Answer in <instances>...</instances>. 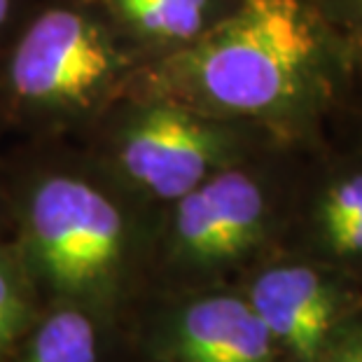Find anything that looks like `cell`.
<instances>
[{
	"instance_id": "obj_1",
	"label": "cell",
	"mask_w": 362,
	"mask_h": 362,
	"mask_svg": "<svg viewBox=\"0 0 362 362\" xmlns=\"http://www.w3.org/2000/svg\"><path fill=\"white\" fill-rule=\"evenodd\" d=\"M358 64L318 0H234L155 68L159 98L283 136L320 124Z\"/></svg>"
},
{
	"instance_id": "obj_2",
	"label": "cell",
	"mask_w": 362,
	"mask_h": 362,
	"mask_svg": "<svg viewBox=\"0 0 362 362\" xmlns=\"http://www.w3.org/2000/svg\"><path fill=\"white\" fill-rule=\"evenodd\" d=\"M26 241L35 269L68 304L89 311L112 299L129 227L103 192L64 175L45 180L26 208Z\"/></svg>"
},
{
	"instance_id": "obj_3",
	"label": "cell",
	"mask_w": 362,
	"mask_h": 362,
	"mask_svg": "<svg viewBox=\"0 0 362 362\" xmlns=\"http://www.w3.org/2000/svg\"><path fill=\"white\" fill-rule=\"evenodd\" d=\"M173 204L171 257L199 279L257 264L279 229L272 189L243 161L208 175Z\"/></svg>"
},
{
	"instance_id": "obj_4",
	"label": "cell",
	"mask_w": 362,
	"mask_h": 362,
	"mask_svg": "<svg viewBox=\"0 0 362 362\" xmlns=\"http://www.w3.org/2000/svg\"><path fill=\"white\" fill-rule=\"evenodd\" d=\"M283 362H325L339 332L362 315V283L318 257H262L238 285Z\"/></svg>"
},
{
	"instance_id": "obj_5",
	"label": "cell",
	"mask_w": 362,
	"mask_h": 362,
	"mask_svg": "<svg viewBox=\"0 0 362 362\" xmlns=\"http://www.w3.org/2000/svg\"><path fill=\"white\" fill-rule=\"evenodd\" d=\"M236 124L159 98L131 127L119 152L122 168L152 197L175 202L215 171L243 161Z\"/></svg>"
},
{
	"instance_id": "obj_6",
	"label": "cell",
	"mask_w": 362,
	"mask_h": 362,
	"mask_svg": "<svg viewBox=\"0 0 362 362\" xmlns=\"http://www.w3.org/2000/svg\"><path fill=\"white\" fill-rule=\"evenodd\" d=\"M115 49L78 12L52 10L28 28L12 59V87L33 103H84L110 78Z\"/></svg>"
},
{
	"instance_id": "obj_7",
	"label": "cell",
	"mask_w": 362,
	"mask_h": 362,
	"mask_svg": "<svg viewBox=\"0 0 362 362\" xmlns=\"http://www.w3.org/2000/svg\"><path fill=\"white\" fill-rule=\"evenodd\" d=\"M157 362H283L272 334L238 288H202L152 332Z\"/></svg>"
},
{
	"instance_id": "obj_8",
	"label": "cell",
	"mask_w": 362,
	"mask_h": 362,
	"mask_svg": "<svg viewBox=\"0 0 362 362\" xmlns=\"http://www.w3.org/2000/svg\"><path fill=\"white\" fill-rule=\"evenodd\" d=\"M311 250L362 283V152L327 175L309 211Z\"/></svg>"
},
{
	"instance_id": "obj_9",
	"label": "cell",
	"mask_w": 362,
	"mask_h": 362,
	"mask_svg": "<svg viewBox=\"0 0 362 362\" xmlns=\"http://www.w3.org/2000/svg\"><path fill=\"white\" fill-rule=\"evenodd\" d=\"M14 362H98V332L89 311L64 304L26 332Z\"/></svg>"
},
{
	"instance_id": "obj_10",
	"label": "cell",
	"mask_w": 362,
	"mask_h": 362,
	"mask_svg": "<svg viewBox=\"0 0 362 362\" xmlns=\"http://www.w3.org/2000/svg\"><path fill=\"white\" fill-rule=\"evenodd\" d=\"M122 14L159 40L187 45L227 10H218L220 0H115Z\"/></svg>"
},
{
	"instance_id": "obj_11",
	"label": "cell",
	"mask_w": 362,
	"mask_h": 362,
	"mask_svg": "<svg viewBox=\"0 0 362 362\" xmlns=\"http://www.w3.org/2000/svg\"><path fill=\"white\" fill-rule=\"evenodd\" d=\"M28 299L17 274L0 259V360L10 356L17 339L28 332Z\"/></svg>"
},
{
	"instance_id": "obj_12",
	"label": "cell",
	"mask_w": 362,
	"mask_h": 362,
	"mask_svg": "<svg viewBox=\"0 0 362 362\" xmlns=\"http://www.w3.org/2000/svg\"><path fill=\"white\" fill-rule=\"evenodd\" d=\"M325 17L344 37L356 64H362V0H318Z\"/></svg>"
},
{
	"instance_id": "obj_13",
	"label": "cell",
	"mask_w": 362,
	"mask_h": 362,
	"mask_svg": "<svg viewBox=\"0 0 362 362\" xmlns=\"http://www.w3.org/2000/svg\"><path fill=\"white\" fill-rule=\"evenodd\" d=\"M329 353H337V356L349 358L351 362H362V315L353 322H349V325L339 332L337 341L332 344Z\"/></svg>"
},
{
	"instance_id": "obj_14",
	"label": "cell",
	"mask_w": 362,
	"mask_h": 362,
	"mask_svg": "<svg viewBox=\"0 0 362 362\" xmlns=\"http://www.w3.org/2000/svg\"><path fill=\"white\" fill-rule=\"evenodd\" d=\"M7 5H10V0H0V24H3L7 17Z\"/></svg>"
},
{
	"instance_id": "obj_15",
	"label": "cell",
	"mask_w": 362,
	"mask_h": 362,
	"mask_svg": "<svg viewBox=\"0 0 362 362\" xmlns=\"http://www.w3.org/2000/svg\"><path fill=\"white\" fill-rule=\"evenodd\" d=\"M325 362H351V360L344 358V356H337V353H329V356L325 358Z\"/></svg>"
},
{
	"instance_id": "obj_16",
	"label": "cell",
	"mask_w": 362,
	"mask_h": 362,
	"mask_svg": "<svg viewBox=\"0 0 362 362\" xmlns=\"http://www.w3.org/2000/svg\"><path fill=\"white\" fill-rule=\"evenodd\" d=\"M358 71H362V64H360V66H358Z\"/></svg>"
}]
</instances>
